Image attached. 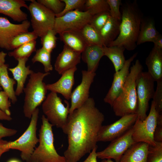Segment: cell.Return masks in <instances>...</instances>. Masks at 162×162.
<instances>
[{"instance_id":"bcb514c9","label":"cell","mask_w":162,"mask_h":162,"mask_svg":"<svg viewBox=\"0 0 162 162\" xmlns=\"http://www.w3.org/2000/svg\"><path fill=\"white\" fill-rule=\"evenodd\" d=\"M8 142L3 139L0 140V158L3 153L9 151L10 150L6 148L5 146Z\"/></svg>"},{"instance_id":"44dd1931","label":"cell","mask_w":162,"mask_h":162,"mask_svg":"<svg viewBox=\"0 0 162 162\" xmlns=\"http://www.w3.org/2000/svg\"><path fill=\"white\" fill-rule=\"evenodd\" d=\"M28 59H18L17 60L18 64L16 67L8 68L11 73L14 79L17 83V87L15 91L16 96H19L23 92L27 78L28 76L30 75L33 71L30 69L29 66H26V63Z\"/></svg>"},{"instance_id":"7c38bea8","label":"cell","mask_w":162,"mask_h":162,"mask_svg":"<svg viewBox=\"0 0 162 162\" xmlns=\"http://www.w3.org/2000/svg\"><path fill=\"white\" fill-rule=\"evenodd\" d=\"M137 118L136 114L127 115L112 124L102 125L98 134V142H111L122 136L133 127Z\"/></svg>"},{"instance_id":"f907efd6","label":"cell","mask_w":162,"mask_h":162,"mask_svg":"<svg viewBox=\"0 0 162 162\" xmlns=\"http://www.w3.org/2000/svg\"><path fill=\"white\" fill-rule=\"evenodd\" d=\"M101 162H115L111 159H105L102 160Z\"/></svg>"},{"instance_id":"74e56055","label":"cell","mask_w":162,"mask_h":162,"mask_svg":"<svg viewBox=\"0 0 162 162\" xmlns=\"http://www.w3.org/2000/svg\"><path fill=\"white\" fill-rule=\"evenodd\" d=\"M110 16L109 11L102 12L92 16L90 24L99 31Z\"/></svg>"},{"instance_id":"681fc988","label":"cell","mask_w":162,"mask_h":162,"mask_svg":"<svg viewBox=\"0 0 162 162\" xmlns=\"http://www.w3.org/2000/svg\"><path fill=\"white\" fill-rule=\"evenodd\" d=\"M7 162H21L19 160L15 159L13 158L9 160Z\"/></svg>"},{"instance_id":"9c48e42d","label":"cell","mask_w":162,"mask_h":162,"mask_svg":"<svg viewBox=\"0 0 162 162\" xmlns=\"http://www.w3.org/2000/svg\"><path fill=\"white\" fill-rule=\"evenodd\" d=\"M155 81L148 72L142 71L138 75L136 80L138 100L137 118L141 121L146 117L150 100L152 98L154 92Z\"/></svg>"},{"instance_id":"cb8c5ba5","label":"cell","mask_w":162,"mask_h":162,"mask_svg":"<svg viewBox=\"0 0 162 162\" xmlns=\"http://www.w3.org/2000/svg\"><path fill=\"white\" fill-rule=\"evenodd\" d=\"M64 45L76 51L82 52L87 44L80 31H67L59 34Z\"/></svg>"},{"instance_id":"7a4b0ae2","label":"cell","mask_w":162,"mask_h":162,"mask_svg":"<svg viewBox=\"0 0 162 162\" xmlns=\"http://www.w3.org/2000/svg\"><path fill=\"white\" fill-rule=\"evenodd\" d=\"M121 8L119 34L117 38L107 46H121L127 50H133L137 46L136 42L143 14L136 0L132 2H126Z\"/></svg>"},{"instance_id":"8d00e7d4","label":"cell","mask_w":162,"mask_h":162,"mask_svg":"<svg viewBox=\"0 0 162 162\" xmlns=\"http://www.w3.org/2000/svg\"><path fill=\"white\" fill-rule=\"evenodd\" d=\"M37 1L53 12L55 15L63 10L65 4L61 0H38Z\"/></svg>"},{"instance_id":"ba28073f","label":"cell","mask_w":162,"mask_h":162,"mask_svg":"<svg viewBox=\"0 0 162 162\" xmlns=\"http://www.w3.org/2000/svg\"><path fill=\"white\" fill-rule=\"evenodd\" d=\"M30 1L28 9L31 16V24L33 31L40 38L49 30L53 29L55 14L37 1Z\"/></svg>"},{"instance_id":"603a6c76","label":"cell","mask_w":162,"mask_h":162,"mask_svg":"<svg viewBox=\"0 0 162 162\" xmlns=\"http://www.w3.org/2000/svg\"><path fill=\"white\" fill-rule=\"evenodd\" d=\"M102 47L88 45L82 52L81 58L86 63L88 71L95 73L101 58L104 56Z\"/></svg>"},{"instance_id":"277c9868","label":"cell","mask_w":162,"mask_h":162,"mask_svg":"<svg viewBox=\"0 0 162 162\" xmlns=\"http://www.w3.org/2000/svg\"><path fill=\"white\" fill-rule=\"evenodd\" d=\"M39 130V145L36 147L29 162H67L64 156L59 155L54 146L53 125L44 115Z\"/></svg>"},{"instance_id":"2e32d148","label":"cell","mask_w":162,"mask_h":162,"mask_svg":"<svg viewBox=\"0 0 162 162\" xmlns=\"http://www.w3.org/2000/svg\"><path fill=\"white\" fill-rule=\"evenodd\" d=\"M137 54V52L135 53L126 60L123 67L114 74L111 87L104 99V102L109 104L111 106L122 92L129 73L131 64Z\"/></svg>"},{"instance_id":"7dc6e473","label":"cell","mask_w":162,"mask_h":162,"mask_svg":"<svg viewBox=\"0 0 162 162\" xmlns=\"http://www.w3.org/2000/svg\"><path fill=\"white\" fill-rule=\"evenodd\" d=\"M0 120L10 121L12 120L11 116H8L0 110Z\"/></svg>"},{"instance_id":"b9f144b4","label":"cell","mask_w":162,"mask_h":162,"mask_svg":"<svg viewBox=\"0 0 162 162\" xmlns=\"http://www.w3.org/2000/svg\"><path fill=\"white\" fill-rule=\"evenodd\" d=\"M17 132V130L15 129L5 127L0 122V140L4 137L14 136Z\"/></svg>"},{"instance_id":"836d02e7","label":"cell","mask_w":162,"mask_h":162,"mask_svg":"<svg viewBox=\"0 0 162 162\" xmlns=\"http://www.w3.org/2000/svg\"><path fill=\"white\" fill-rule=\"evenodd\" d=\"M56 34L53 29L49 30L43 36L40 37L42 47L51 52L56 46L57 38Z\"/></svg>"},{"instance_id":"8992f818","label":"cell","mask_w":162,"mask_h":162,"mask_svg":"<svg viewBox=\"0 0 162 162\" xmlns=\"http://www.w3.org/2000/svg\"><path fill=\"white\" fill-rule=\"evenodd\" d=\"M39 111L37 108L34 111L29 125L23 134L16 140L9 141L5 145L7 149L20 151L22 159L26 162H29L36 146L39 142L37 130Z\"/></svg>"},{"instance_id":"7bdbcfd3","label":"cell","mask_w":162,"mask_h":162,"mask_svg":"<svg viewBox=\"0 0 162 162\" xmlns=\"http://www.w3.org/2000/svg\"><path fill=\"white\" fill-rule=\"evenodd\" d=\"M154 139L155 142H162V125H157L154 134Z\"/></svg>"},{"instance_id":"e0dca14e","label":"cell","mask_w":162,"mask_h":162,"mask_svg":"<svg viewBox=\"0 0 162 162\" xmlns=\"http://www.w3.org/2000/svg\"><path fill=\"white\" fill-rule=\"evenodd\" d=\"M77 69L76 67L64 72L57 81L46 85L47 90L60 94L67 100H70L74 83V74Z\"/></svg>"},{"instance_id":"d6986e66","label":"cell","mask_w":162,"mask_h":162,"mask_svg":"<svg viewBox=\"0 0 162 162\" xmlns=\"http://www.w3.org/2000/svg\"><path fill=\"white\" fill-rule=\"evenodd\" d=\"M22 7L28 8L24 0H0V14L9 16L15 21L27 20V15L21 10Z\"/></svg>"},{"instance_id":"4dcf8cb0","label":"cell","mask_w":162,"mask_h":162,"mask_svg":"<svg viewBox=\"0 0 162 162\" xmlns=\"http://www.w3.org/2000/svg\"><path fill=\"white\" fill-rule=\"evenodd\" d=\"M83 8L84 11L88 12L92 16L109 11L107 0H86Z\"/></svg>"},{"instance_id":"60d3db41","label":"cell","mask_w":162,"mask_h":162,"mask_svg":"<svg viewBox=\"0 0 162 162\" xmlns=\"http://www.w3.org/2000/svg\"><path fill=\"white\" fill-rule=\"evenodd\" d=\"M11 102L7 94L4 91L0 92V110L8 116H10V110Z\"/></svg>"},{"instance_id":"f6af8a7d","label":"cell","mask_w":162,"mask_h":162,"mask_svg":"<svg viewBox=\"0 0 162 162\" xmlns=\"http://www.w3.org/2000/svg\"><path fill=\"white\" fill-rule=\"evenodd\" d=\"M154 46L162 49V36L159 34L154 40Z\"/></svg>"},{"instance_id":"e575fe53","label":"cell","mask_w":162,"mask_h":162,"mask_svg":"<svg viewBox=\"0 0 162 162\" xmlns=\"http://www.w3.org/2000/svg\"><path fill=\"white\" fill-rule=\"evenodd\" d=\"M155 146L149 145L147 162H162V142H156Z\"/></svg>"},{"instance_id":"d590c367","label":"cell","mask_w":162,"mask_h":162,"mask_svg":"<svg viewBox=\"0 0 162 162\" xmlns=\"http://www.w3.org/2000/svg\"><path fill=\"white\" fill-rule=\"evenodd\" d=\"M65 6L63 10L59 14L55 15L56 17L61 16L66 13L83 8L86 0H61Z\"/></svg>"},{"instance_id":"c3c4849f","label":"cell","mask_w":162,"mask_h":162,"mask_svg":"<svg viewBox=\"0 0 162 162\" xmlns=\"http://www.w3.org/2000/svg\"><path fill=\"white\" fill-rule=\"evenodd\" d=\"M7 55V53L2 51L0 52V67L5 64V58Z\"/></svg>"},{"instance_id":"1f68e13d","label":"cell","mask_w":162,"mask_h":162,"mask_svg":"<svg viewBox=\"0 0 162 162\" xmlns=\"http://www.w3.org/2000/svg\"><path fill=\"white\" fill-rule=\"evenodd\" d=\"M51 52L42 47L36 51L35 55L32 59L33 63L37 62L41 63L44 66L45 73L49 72L53 70L51 63Z\"/></svg>"},{"instance_id":"ac0fdd59","label":"cell","mask_w":162,"mask_h":162,"mask_svg":"<svg viewBox=\"0 0 162 162\" xmlns=\"http://www.w3.org/2000/svg\"><path fill=\"white\" fill-rule=\"evenodd\" d=\"M81 54L64 45L62 50L56 61L55 70L62 75L66 70L76 67L80 62Z\"/></svg>"},{"instance_id":"4fadbf2b","label":"cell","mask_w":162,"mask_h":162,"mask_svg":"<svg viewBox=\"0 0 162 162\" xmlns=\"http://www.w3.org/2000/svg\"><path fill=\"white\" fill-rule=\"evenodd\" d=\"M133 132L132 127L124 134L111 141L104 150L97 152V158L113 159L115 162H119L124 153L135 143L132 137Z\"/></svg>"},{"instance_id":"f546056e","label":"cell","mask_w":162,"mask_h":162,"mask_svg":"<svg viewBox=\"0 0 162 162\" xmlns=\"http://www.w3.org/2000/svg\"><path fill=\"white\" fill-rule=\"evenodd\" d=\"M36 40L24 44L9 52L10 57H14L16 60L20 59L28 58L34 51H36Z\"/></svg>"},{"instance_id":"ab89813d","label":"cell","mask_w":162,"mask_h":162,"mask_svg":"<svg viewBox=\"0 0 162 162\" xmlns=\"http://www.w3.org/2000/svg\"><path fill=\"white\" fill-rule=\"evenodd\" d=\"M157 86L153 97L156 110L158 113H162V80L157 82Z\"/></svg>"},{"instance_id":"4316f807","label":"cell","mask_w":162,"mask_h":162,"mask_svg":"<svg viewBox=\"0 0 162 162\" xmlns=\"http://www.w3.org/2000/svg\"><path fill=\"white\" fill-rule=\"evenodd\" d=\"M120 21L111 16L104 26L98 31L105 46L107 45L114 41L119 32Z\"/></svg>"},{"instance_id":"d4e9b609","label":"cell","mask_w":162,"mask_h":162,"mask_svg":"<svg viewBox=\"0 0 162 162\" xmlns=\"http://www.w3.org/2000/svg\"><path fill=\"white\" fill-rule=\"evenodd\" d=\"M159 34L155 28L153 19L143 18L136 42L137 45L146 42H153Z\"/></svg>"},{"instance_id":"3957f363","label":"cell","mask_w":162,"mask_h":162,"mask_svg":"<svg viewBox=\"0 0 162 162\" xmlns=\"http://www.w3.org/2000/svg\"><path fill=\"white\" fill-rule=\"evenodd\" d=\"M143 69L138 59L136 61L130 68L123 90L111 106L116 116L121 117L127 115L137 113L138 104L136 80L138 75Z\"/></svg>"},{"instance_id":"30bf717a","label":"cell","mask_w":162,"mask_h":162,"mask_svg":"<svg viewBox=\"0 0 162 162\" xmlns=\"http://www.w3.org/2000/svg\"><path fill=\"white\" fill-rule=\"evenodd\" d=\"M158 113L154 102H152L150 111L143 120L137 118L133 126L132 137L135 142H143L155 146L154 134L157 125Z\"/></svg>"},{"instance_id":"83f0119b","label":"cell","mask_w":162,"mask_h":162,"mask_svg":"<svg viewBox=\"0 0 162 162\" xmlns=\"http://www.w3.org/2000/svg\"><path fill=\"white\" fill-rule=\"evenodd\" d=\"M8 64H4L0 67V85L8 95L11 102L14 104L17 101L14 89L16 81L10 77L8 70Z\"/></svg>"},{"instance_id":"d6a6232c","label":"cell","mask_w":162,"mask_h":162,"mask_svg":"<svg viewBox=\"0 0 162 162\" xmlns=\"http://www.w3.org/2000/svg\"><path fill=\"white\" fill-rule=\"evenodd\" d=\"M38 37L33 31H28L20 34L14 37L11 41L10 50H14L24 44L36 40Z\"/></svg>"},{"instance_id":"ffe728a7","label":"cell","mask_w":162,"mask_h":162,"mask_svg":"<svg viewBox=\"0 0 162 162\" xmlns=\"http://www.w3.org/2000/svg\"><path fill=\"white\" fill-rule=\"evenodd\" d=\"M148 72L154 81L162 80V49L154 46L146 58Z\"/></svg>"},{"instance_id":"7402d4cb","label":"cell","mask_w":162,"mask_h":162,"mask_svg":"<svg viewBox=\"0 0 162 162\" xmlns=\"http://www.w3.org/2000/svg\"><path fill=\"white\" fill-rule=\"evenodd\" d=\"M148 146L143 142L134 143L124 153L119 162H147Z\"/></svg>"},{"instance_id":"5b68a950","label":"cell","mask_w":162,"mask_h":162,"mask_svg":"<svg viewBox=\"0 0 162 162\" xmlns=\"http://www.w3.org/2000/svg\"><path fill=\"white\" fill-rule=\"evenodd\" d=\"M50 74L33 71L29 75L28 82L23 89L25 95L23 112L26 118H31L34 111L46 99L47 90L43 80Z\"/></svg>"},{"instance_id":"f35d334b","label":"cell","mask_w":162,"mask_h":162,"mask_svg":"<svg viewBox=\"0 0 162 162\" xmlns=\"http://www.w3.org/2000/svg\"><path fill=\"white\" fill-rule=\"evenodd\" d=\"M109 7V12L110 16L113 18L121 21V13L120 7L122 4L121 0H107Z\"/></svg>"},{"instance_id":"f1b7e54d","label":"cell","mask_w":162,"mask_h":162,"mask_svg":"<svg viewBox=\"0 0 162 162\" xmlns=\"http://www.w3.org/2000/svg\"><path fill=\"white\" fill-rule=\"evenodd\" d=\"M80 32L87 45L105 46L98 31L90 24L85 26Z\"/></svg>"},{"instance_id":"ee69618b","label":"cell","mask_w":162,"mask_h":162,"mask_svg":"<svg viewBox=\"0 0 162 162\" xmlns=\"http://www.w3.org/2000/svg\"><path fill=\"white\" fill-rule=\"evenodd\" d=\"M98 147L94 148L89 153L86 158L82 162H98L97 160V150Z\"/></svg>"},{"instance_id":"52a82bcc","label":"cell","mask_w":162,"mask_h":162,"mask_svg":"<svg viewBox=\"0 0 162 162\" xmlns=\"http://www.w3.org/2000/svg\"><path fill=\"white\" fill-rule=\"evenodd\" d=\"M65 106L57 93L51 92L42 103V108L44 116L53 126L63 130L64 128L69 114L70 105L65 100Z\"/></svg>"},{"instance_id":"9a60e30c","label":"cell","mask_w":162,"mask_h":162,"mask_svg":"<svg viewBox=\"0 0 162 162\" xmlns=\"http://www.w3.org/2000/svg\"><path fill=\"white\" fill-rule=\"evenodd\" d=\"M82 74L81 82L71 93L69 114L81 106L89 98L90 87L96 74L86 70H82Z\"/></svg>"},{"instance_id":"5bb4252c","label":"cell","mask_w":162,"mask_h":162,"mask_svg":"<svg viewBox=\"0 0 162 162\" xmlns=\"http://www.w3.org/2000/svg\"><path fill=\"white\" fill-rule=\"evenodd\" d=\"M31 25L28 20L20 24H14L6 17H0V47L10 50V44L14 38L20 34L28 31Z\"/></svg>"},{"instance_id":"484cf974","label":"cell","mask_w":162,"mask_h":162,"mask_svg":"<svg viewBox=\"0 0 162 162\" xmlns=\"http://www.w3.org/2000/svg\"><path fill=\"white\" fill-rule=\"evenodd\" d=\"M102 50L104 56H107L112 63L115 72L120 70L126 61L124 52L125 50L122 46H104Z\"/></svg>"},{"instance_id":"816d5d0a","label":"cell","mask_w":162,"mask_h":162,"mask_svg":"<svg viewBox=\"0 0 162 162\" xmlns=\"http://www.w3.org/2000/svg\"><path fill=\"white\" fill-rule=\"evenodd\" d=\"M2 90V87H1V86L0 85V90Z\"/></svg>"},{"instance_id":"8fae6325","label":"cell","mask_w":162,"mask_h":162,"mask_svg":"<svg viewBox=\"0 0 162 162\" xmlns=\"http://www.w3.org/2000/svg\"><path fill=\"white\" fill-rule=\"evenodd\" d=\"M92 16L88 12L77 9L56 17L53 30L56 34L67 31H80L89 23Z\"/></svg>"},{"instance_id":"6da1fadb","label":"cell","mask_w":162,"mask_h":162,"mask_svg":"<svg viewBox=\"0 0 162 162\" xmlns=\"http://www.w3.org/2000/svg\"><path fill=\"white\" fill-rule=\"evenodd\" d=\"M104 120V115L92 98L69 114L62 130L68 139V147L64 153L67 162H78L98 147V134Z\"/></svg>"}]
</instances>
